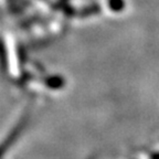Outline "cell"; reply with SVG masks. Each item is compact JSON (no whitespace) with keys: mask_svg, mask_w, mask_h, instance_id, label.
Masks as SVG:
<instances>
[{"mask_svg":"<svg viewBox=\"0 0 159 159\" xmlns=\"http://www.w3.org/2000/svg\"><path fill=\"white\" fill-rule=\"evenodd\" d=\"M150 159H159V152H155V154L152 155Z\"/></svg>","mask_w":159,"mask_h":159,"instance_id":"1","label":"cell"}]
</instances>
